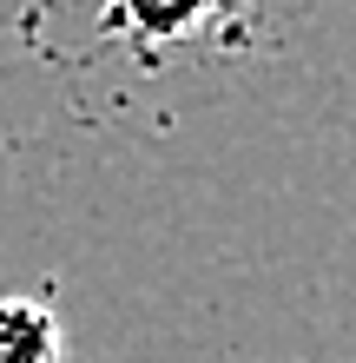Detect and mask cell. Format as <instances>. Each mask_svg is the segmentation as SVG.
I'll return each mask as SVG.
<instances>
[{"label": "cell", "mask_w": 356, "mask_h": 363, "mask_svg": "<svg viewBox=\"0 0 356 363\" xmlns=\"http://www.w3.org/2000/svg\"><path fill=\"white\" fill-rule=\"evenodd\" d=\"M113 7L139 40H185L198 33V20H212L218 0H113Z\"/></svg>", "instance_id": "obj_2"}, {"label": "cell", "mask_w": 356, "mask_h": 363, "mask_svg": "<svg viewBox=\"0 0 356 363\" xmlns=\"http://www.w3.org/2000/svg\"><path fill=\"white\" fill-rule=\"evenodd\" d=\"M0 363H67L59 317L40 297H0Z\"/></svg>", "instance_id": "obj_1"}]
</instances>
